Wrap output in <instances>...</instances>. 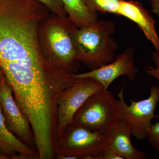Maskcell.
Segmentation results:
<instances>
[{
  "mask_svg": "<svg viewBox=\"0 0 159 159\" xmlns=\"http://www.w3.org/2000/svg\"><path fill=\"white\" fill-rule=\"evenodd\" d=\"M68 17L61 18L51 13L40 23V48L46 59L70 75L77 74L80 64L75 51L73 34L77 29Z\"/></svg>",
  "mask_w": 159,
  "mask_h": 159,
  "instance_id": "cell-1",
  "label": "cell"
},
{
  "mask_svg": "<svg viewBox=\"0 0 159 159\" xmlns=\"http://www.w3.org/2000/svg\"><path fill=\"white\" fill-rule=\"evenodd\" d=\"M115 31L113 22L102 20L77 28L73 34V41L79 62L93 70L113 61L118 48L112 37Z\"/></svg>",
  "mask_w": 159,
  "mask_h": 159,
  "instance_id": "cell-2",
  "label": "cell"
},
{
  "mask_svg": "<svg viewBox=\"0 0 159 159\" xmlns=\"http://www.w3.org/2000/svg\"><path fill=\"white\" fill-rule=\"evenodd\" d=\"M108 132L93 131L73 122L57 140L56 157L60 159H101L108 147Z\"/></svg>",
  "mask_w": 159,
  "mask_h": 159,
  "instance_id": "cell-3",
  "label": "cell"
},
{
  "mask_svg": "<svg viewBox=\"0 0 159 159\" xmlns=\"http://www.w3.org/2000/svg\"><path fill=\"white\" fill-rule=\"evenodd\" d=\"M119 118L117 99L107 90L89 97L74 115L73 122L93 131L107 133Z\"/></svg>",
  "mask_w": 159,
  "mask_h": 159,
  "instance_id": "cell-4",
  "label": "cell"
},
{
  "mask_svg": "<svg viewBox=\"0 0 159 159\" xmlns=\"http://www.w3.org/2000/svg\"><path fill=\"white\" fill-rule=\"evenodd\" d=\"M118 97L117 102L120 111L119 119L129 125L132 135L137 140L147 139L159 101V86H152L150 95L147 99L138 101L131 99L129 105L125 103L124 99L123 87L118 93Z\"/></svg>",
  "mask_w": 159,
  "mask_h": 159,
  "instance_id": "cell-5",
  "label": "cell"
},
{
  "mask_svg": "<svg viewBox=\"0 0 159 159\" xmlns=\"http://www.w3.org/2000/svg\"><path fill=\"white\" fill-rule=\"evenodd\" d=\"M102 90V85L97 80L83 77L74 78L70 85L62 91L57 100L58 139L66 126L73 122L74 115L86 100Z\"/></svg>",
  "mask_w": 159,
  "mask_h": 159,
  "instance_id": "cell-6",
  "label": "cell"
},
{
  "mask_svg": "<svg viewBox=\"0 0 159 159\" xmlns=\"http://www.w3.org/2000/svg\"><path fill=\"white\" fill-rule=\"evenodd\" d=\"M13 95L11 88L6 83L0 91V104L6 126L22 142L37 151L31 124Z\"/></svg>",
  "mask_w": 159,
  "mask_h": 159,
  "instance_id": "cell-7",
  "label": "cell"
},
{
  "mask_svg": "<svg viewBox=\"0 0 159 159\" xmlns=\"http://www.w3.org/2000/svg\"><path fill=\"white\" fill-rule=\"evenodd\" d=\"M134 49L129 48L122 54L116 56L113 61L99 68L82 74L73 75L74 78L90 77L102 85L103 90H107L115 80L122 76H126L133 81L138 73L134 65Z\"/></svg>",
  "mask_w": 159,
  "mask_h": 159,
  "instance_id": "cell-8",
  "label": "cell"
},
{
  "mask_svg": "<svg viewBox=\"0 0 159 159\" xmlns=\"http://www.w3.org/2000/svg\"><path fill=\"white\" fill-rule=\"evenodd\" d=\"M118 15L124 16L136 23L159 53V37L155 28V22L149 11L142 3L133 1L120 0Z\"/></svg>",
  "mask_w": 159,
  "mask_h": 159,
  "instance_id": "cell-9",
  "label": "cell"
},
{
  "mask_svg": "<svg viewBox=\"0 0 159 159\" xmlns=\"http://www.w3.org/2000/svg\"><path fill=\"white\" fill-rule=\"evenodd\" d=\"M132 135L129 125L119 119L108 132V147L124 159H145L146 154L134 147L131 140Z\"/></svg>",
  "mask_w": 159,
  "mask_h": 159,
  "instance_id": "cell-10",
  "label": "cell"
},
{
  "mask_svg": "<svg viewBox=\"0 0 159 159\" xmlns=\"http://www.w3.org/2000/svg\"><path fill=\"white\" fill-rule=\"evenodd\" d=\"M0 148L13 159H39L36 151L26 145L8 129L0 104Z\"/></svg>",
  "mask_w": 159,
  "mask_h": 159,
  "instance_id": "cell-11",
  "label": "cell"
},
{
  "mask_svg": "<svg viewBox=\"0 0 159 159\" xmlns=\"http://www.w3.org/2000/svg\"><path fill=\"white\" fill-rule=\"evenodd\" d=\"M68 16L78 28L89 25L98 20L97 12L91 11L83 0H61Z\"/></svg>",
  "mask_w": 159,
  "mask_h": 159,
  "instance_id": "cell-12",
  "label": "cell"
},
{
  "mask_svg": "<svg viewBox=\"0 0 159 159\" xmlns=\"http://www.w3.org/2000/svg\"><path fill=\"white\" fill-rule=\"evenodd\" d=\"M91 11L103 13H111L118 16L120 0H83Z\"/></svg>",
  "mask_w": 159,
  "mask_h": 159,
  "instance_id": "cell-13",
  "label": "cell"
},
{
  "mask_svg": "<svg viewBox=\"0 0 159 159\" xmlns=\"http://www.w3.org/2000/svg\"><path fill=\"white\" fill-rule=\"evenodd\" d=\"M46 6L52 14L58 17H67L64 5L61 0H36Z\"/></svg>",
  "mask_w": 159,
  "mask_h": 159,
  "instance_id": "cell-14",
  "label": "cell"
},
{
  "mask_svg": "<svg viewBox=\"0 0 159 159\" xmlns=\"http://www.w3.org/2000/svg\"><path fill=\"white\" fill-rule=\"evenodd\" d=\"M147 139L151 146L159 153V122L152 125Z\"/></svg>",
  "mask_w": 159,
  "mask_h": 159,
  "instance_id": "cell-15",
  "label": "cell"
},
{
  "mask_svg": "<svg viewBox=\"0 0 159 159\" xmlns=\"http://www.w3.org/2000/svg\"><path fill=\"white\" fill-rule=\"evenodd\" d=\"M152 59L155 63L156 67L148 66L145 69V72L148 76L156 78L159 80V53L157 51L152 53Z\"/></svg>",
  "mask_w": 159,
  "mask_h": 159,
  "instance_id": "cell-16",
  "label": "cell"
},
{
  "mask_svg": "<svg viewBox=\"0 0 159 159\" xmlns=\"http://www.w3.org/2000/svg\"><path fill=\"white\" fill-rule=\"evenodd\" d=\"M101 159H124L108 147L103 152Z\"/></svg>",
  "mask_w": 159,
  "mask_h": 159,
  "instance_id": "cell-17",
  "label": "cell"
},
{
  "mask_svg": "<svg viewBox=\"0 0 159 159\" xmlns=\"http://www.w3.org/2000/svg\"><path fill=\"white\" fill-rule=\"evenodd\" d=\"M152 11L159 18V0H151Z\"/></svg>",
  "mask_w": 159,
  "mask_h": 159,
  "instance_id": "cell-18",
  "label": "cell"
},
{
  "mask_svg": "<svg viewBox=\"0 0 159 159\" xmlns=\"http://www.w3.org/2000/svg\"><path fill=\"white\" fill-rule=\"evenodd\" d=\"M7 83L5 73L2 66L0 65V91L2 88L3 86Z\"/></svg>",
  "mask_w": 159,
  "mask_h": 159,
  "instance_id": "cell-19",
  "label": "cell"
},
{
  "mask_svg": "<svg viewBox=\"0 0 159 159\" xmlns=\"http://www.w3.org/2000/svg\"><path fill=\"white\" fill-rule=\"evenodd\" d=\"M10 159L8 155L4 153V152L0 148V159Z\"/></svg>",
  "mask_w": 159,
  "mask_h": 159,
  "instance_id": "cell-20",
  "label": "cell"
}]
</instances>
